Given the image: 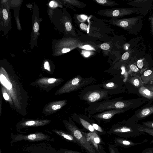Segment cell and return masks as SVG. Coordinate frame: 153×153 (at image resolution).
Instances as JSON below:
<instances>
[{"mask_svg": "<svg viewBox=\"0 0 153 153\" xmlns=\"http://www.w3.org/2000/svg\"><path fill=\"white\" fill-rule=\"evenodd\" d=\"M71 117L75 122L81 125L85 128L90 132L97 134L91 124V119L88 117L74 113L71 115Z\"/></svg>", "mask_w": 153, "mask_h": 153, "instance_id": "7c38bea8", "label": "cell"}, {"mask_svg": "<svg viewBox=\"0 0 153 153\" xmlns=\"http://www.w3.org/2000/svg\"><path fill=\"white\" fill-rule=\"evenodd\" d=\"M59 151V153H83L76 151L64 148L60 149Z\"/></svg>", "mask_w": 153, "mask_h": 153, "instance_id": "f1b7e54d", "label": "cell"}, {"mask_svg": "<svg viewBox=\"0 0 153 153\" xmlns=\"http://www.w3.org/2000/svg\"><path fill=\"white\" fill-rule=\"evenodd\" d=\"M144 86L146 87L150 91L153 92V85H144Z\"/></svg>", "mask_w": 153, "mask_h": 153, "instance_id": "b9f144b4", "label": "cell"}, {"mask_svg": "<svg viewBox=\"0 0 153 153\" xmlns=\"http://www.w3.org/2000/svg\"><path fill=\"white\" fill-rule=\"evenodd\" d=\"M89 52L88 51H85V52L84 53V55L86 57H87L90 55Z\"/></svg>", "mask_w": 153, "mask_h": 153, "instance_id": "ee69618b", "label": "cell"}, {"mask_svg": "<svg viewBox=\"0 0 153 153\" xmlns=\"http://www.w3.org/2000/svg\"><path fill=\"white\" fill-rule=\"evenodd\" d=\"M137 129L139 131L144 133L147 134L153 137V129L143 127L140 125H136ZM151 144H153V139L150 142Z\"/></svg>", "mask_w": 153, "mask_h": 153, "instance_id": "603a6c76", "label": "cell"}, {"mask_svg": "<svg viewBox=\"0 0 153 153\" xmlns=\"http://www.w3.org/2000/svg\"><path fill=\"white\" fill-rule=\"evenodd\" d=\"M78 96L80 100L85 101L88 105L111 97L108 91L101 88L100 84H93L84 87L79 90Z\"/></svg>", "mask_w": 153, "mask_h": 153, "instance_id": "7a4b0ae2", "label": "cell"}, {"mask_svg": "<svg viewBox=\"0 0 153 153\" xmlns=\"http://www.w3.org/2000/svg\"><path fill=\"white\" fill-rule=\"evenodd\" d=\"M140 77L144 85L148 84L153 79V71L151 70H146L140 74Z\"/></svg>", "mask_w": 153, "mask_h": 153, "instance_id": "ac0fdd59", "label": "cell"}, {"mask_svg": "<svg viewBox=\"0 0 153 153\" xmlns=\"http://www.w3.org/2000/svg\"><path fill=\"white\" fill-rule=\"evenodd\" d=\"M91 123L94 129L97 131L99 135L105 134V132L99 125L94 123V120H91Z\"/></svg>", "mask_w": 153, "mask_h": 153, "instance_id": "4316f807", "label": "cell"}, {"mask_svg": "<svg viewBox=\"0 0 153 153\" xmlns=\"http://www.w3.org/2000/svg\"><path fill=\"white\" fill-rule=\"evenodd\" d=\"M3 96L4 98L6 100H8L9 99V96L8 95V94L6 93H4L3 94Z\"/></svg>", "mask_w": 153, "mask_h": 153, "instance_id": "7bdbcfd3", "label": "cell"}, {"mask_svg": "<svg viewBox=\"0 0 153 153\" xmlns=\"http://www.w3.org/2000/svg\"><path fill=\"white\" fill-rule=\"evenodd\" d=\"M148 84H149V85H153V79L151 80Z\"/></svg>", "mask_w": 153, "mask_h": 153, "instance_id": "bcb514c9", "label": "cell"}, {"mask_svg": "<svg viewBox=\"0 0 153 153\" xmlns=\"http://www.w3.org/2000/svg\"><path fill=\"white\" fill-rule=\"evenodd\" d=\"M67 2L71 5L80 8H82L85 7L86 5L82 2L78 0H71L66 1Z\"/></svg>", "mask_w": 153, "mask_h": 153, "instance_id": "484cf974", "label": "cell"}, {"mask_svg": "<svg viewBox=\"0 0 153 153\" xmlns=\"http://www.w3.org/2000/svg\"><path fill=\"white\" fill-rule=\"evenodd\" d=\"M141 126L143 127L153 129V121L143 122Z\"/></svg>", "mask_w": 153, "mask_h": 153, "instance_id": "83f0119b", "label": "cell"}, {"mask_svg": "<svg viewBox=\"0 0 153 153\" xmlns=\"http://www.w3.org/2000/svg\"><path fill=\"white\" fill-rule=\"evenodd\" d=\"M153 114V105L141 109L137 114L132 121L135 122L144 119Z\"/></svg>", "mask_w": 153, "mask_h": 153, "instance_id": "2e32d148", "label": "cell"}, {"mask_svg": "<svg viewBox=\"0 0 153 153\" xmlns=\"http://www.w3.org/2000/svg\"><path fill=\"white\" fill-rule=\"evenodd\" d=\"M79 27L82 30L84 31H86L88 28L87 25L83 23L80 24Z\"/></svg>", "mask_w": 153, "mask_h": 153, "instance_id": "e575fe53", "label": "cell"}, {"mask_svg": "<svg viewBox=\"0 0 153 153\" xmlns=\"http://www.w3.org/2000/svg\"><path fill=\"white\" fill-rule=\"evenodd\" d=\"M23 153H59L50 144L42 142L27 144L23 148Z\"/></svg>", "mask_w": 153, "mask_h": 153, "instance_id": "ba28073f", "label": "cell"}, {"mask_svg": "<svg viewBox=\"0 0 153 153\" xmlns=\"http://www.w3.org/2000/svg\"><path fill=\"white\" fill-rule=\"evenodd\" d=\"M122 97L108 100L89 105L85 108V112L90 117L92 115L103 111L117 109L128 110L136 107V100H122Z\"/></svg>", "mask_w": 153, "mask_h": 153, "instance_id": "6da1fadb", "label": "cell"}, {"mask_svg": "<svg viewBox=\"0 0 153 153\" xmlns=\"http://www.w3.org/2000/svg\"><path fill=\"white\" fill-rule=\"evenodd\" d=\"M101 88L108 91L110 95L117 94L120 92L121 85L116 78L106 80L100 84Z\"/></svg>", "mask_w": 153, "mask_h": 153, "instance_id": "8fae6325", "label": "cell"}, {"mask_svg": "<svg viewBox=\"0 0 153 153\" xmlns=\"http://www.w3.org/2000/svg\"><path fill=\"white\" fill-rule=\"evenodd\" d=\"M63 123L68 132L76 140L77 145L87 153H100L88 140L85 133L77 127L71 118L64 120Z\"/></svg>", "mask_w": 153, "mask_h": 153, "instance_id": "3957f363", "label": "cell"}, {"mask_svg": "<svg viewBox=\"0 0 153 153\" xmlns=\"http://www.w3.org/2000/svg\"><path fill=\"white\" fill-rule=\"evenodd\" d=\"M80 47V48L83 49H85L87 50H92L94 49L91 46L89 45H84L83 46H80L79 47Z\"/></svg>", "mask_w": 153, "mask_h": 153, "instance_id": "74e56055", "label": "cell"}, {"mask_svg": "<svg viewBox=\"0 0 153 153\" xmlns=\"http://www.w3.org/2000/svg\"><path fill=\"white\" fill-rule=\"evenodd\" d=\"M94 1L100 5L105 6L113 7L118 5L115 1L110 0H95Z\"/></svg>", "mask_w": 153, "mask_h": 153, "instance_id": "7402d4cb", "label": "cell"}, {"mask_svg": "<svg viewBox=\"0 0 153 153\" xmlns=\"http://www.w3.org/2000/svg\"><path fill=\"white\" fill-rule=\"evenodd\" d=\"M130 74L134 76H138L140 74H141L137 66L134 64H132L129 67Z\"/></svg>", "mask_w": 153, "mask_h": 153, "instance_id": "cb8c5ba5", "label": "cell"}, {"mask_svg": "<svg viewBox=\"0 0 153 153\" xmlns=\"http://www.w3.org/2000/svg\"><path fill=\"white\" fill-rule=\"evenodd\" d=\"M148 141L146 139L140 143H134L131 140L120 137L115 138L114 139L116 144L125 148H128L135 145L141 144Z\"/></svg>", "mask_w": 153, "mask_h": 153, "instance_id": "5bb4252c", "label": "cell"}, {"mask_svg": "<svg viewBox=\"0 0 153 153\" xmlns=\"http://www.w3.org/2000/svg\"><path fill=\"white\" fill-rule=\"evenodd\" d=\"M39 30V25L38 23L36 22L33 25V30L35 32H37Z\"/></svg>", "mask_w": 153, "mask_h": 153, "instance_id": "8d00e7d4", "label": "cell"}, {"mask_svg": "<svg viewBox=\"0 0 153 153\" xmlns=\"http://www.w3.org/2000/svg\"><path fill=\"white\" fill-rule=\"evenodd\" d=\"M138 92L141 95L148 99H153V92L150 91L144 85L139 88Z\"/></svg>", "mask_w": 153, "mask_h": 153, "instance_id": "d6986e66", "label": "cell"}, {"mask_svg": "<svg viewBox=\"0 0 153 153\" xmlns=\"http://www.w3.org/2000/svg\"><path fill=\"white\" fill-rule=\"evenodd\" d=\"M137 65L138 68L140 69H142L143 67V62L142 59H140L137 61Z\"/></svg>", "mask_w": 153, "mask_h": 153, "instance_id": "1f68e13d", "label": "cell"}, {"mask_svg": "<svg viewBox=\"0 0 153 153\" xmlns=\"http://www.w3.org/2000/svg\"><path fill=\"white\" fill-rule=\"evenodd\" d=\"M85 134L88 140L94 147L100 153L99 144H101L102 141L98 134L97 133L91 132L87 134Z\"/></svg>", "mask_w": 153, "mask_h": 153, "instance_id": "9a60e30c", "label": "cell"}, {"mask_svg": "<svg viewBox=\"0 0 153 153\" xmlns=\"http://www.w3.org/2000/svg\"><path fill=\"white\" fill-rule=\"evenodd\" d=\"M3 16L4 19H7L8 18V15L7 11L5 9H4L2 11Z\"/></svg>", "mask_w": 153, "mask_h": 153, "instance_id": "d590c367", "label": "cell"}, {"mask_svg": "<svg viewBox=\"0 0 153 153\" xmlns=\"http://www.w3.org/2000/svg\"><path fill=\"white\" fill-rule=\"evenodd\" d=\"M151 32L153 35V14L151 17Z\"/></svg>", "mask_w": 153, "mask_h": 153, "instance_id": "60d3db41", "label": "cell"}, {"mask_svg": "<svg viewBox=\"0 0 153 153\" xmlns=\"http://www.w3.org/2000/svg\"><path fill=\"white\" fill-rule=\"evenodd\" d=\"M54 2L53 1H51L49 3V5L51 7H53L54 4Z\"/></svg>", "mask_w": 153, "mask_h": 153, "instance_id": "f6af8a7d", "label": "cell"}, {"mask_svg": "<svg viewBox=\"0 0 153 153\" xmlns=\"http://www.w3.org/2000/svg\"><path fill=\"white\" fill-rule=\"evenodd\" d=\"M127 81L137 88L140 87L144 85L139 76L128 77Z\"/></svg>", "mask_w": 153, "mask_h": 153, "instance_id": "ffe728a7", "label": "cell"}, {"mask_svg": "<svg viewBox=\"0 0 153 153\" xmlns=\"http://www.w3.org/2000/svg\"><path fill=\"white\" fill-rule=\"evenodd\" d=\"M44 67L45 69L50 71V67L49 62H48L47 61L45 63Z\"/></svg>", "mask_w": 153, "mask_h": 153, "instance_id": "f35d334b", "label": "cell"}, {"mask_svg": "<svg viewBox=\"0 0 153 153\" xmlns=\"http://www.w3.org/2000/svg\"><path fill=\"white\" fill-rule=\"evenodd\" d=\"M108 133L126 138L135 137L144 133L138 130L136 126H129L126 123L123 125L122 122L114 125Z\"/></svg>", "mask_w": 153, "mask_h": 153, "instance_id": "8992f818", "label": "cell"}, {"mask_svg": "<svg viewBox=\"0 0 153 153\" xmlns=\"http://www.w3.org/2000/svg\"><path fill=\"white\" fill-rule=\"evenodd\" d=\"M96 81L92 76L84 77L80 75L74 77L67 82L61 88L60 93H68L80 90L84 87L94 84Z\"/></svg>", "mask_w": 153, "mask_h": 153, "instance_id": "277c9868", "label": "cell"}, {"mask_svg": "<svg viewBox=\"0 0 153 153\" xmlns=\"http://www.w3.org/2000/svg\"><path fill=\"white\" fill-rule=\"evenodd\" d=\"M141 153H153V148H148L143 150Z\"/></svg>", "mask_w": 153, "mask_h": 153, "instance_id": "836d02e7", "label": "cell"}, {"mask_svg": "<svg viewBox=\"0 0 153 153\" xmlns=\"http://www.w3.org/2000/svg\"><path fill=\"white\" fill-rule=\"evenodd\" d=\"M56 79L53 78H50L48 79V82L49 84L54 83L56 80Z\"/></svg>", "mask_w": 153, "mask_h": 153, "instance_id": "ab89813d", "label": "cell"}, {"mask_svg": "<svg viewBox=\"0 0 153 153\" xmlns=\"http://www.w3.org/2000/svg\"><path fill=\"white\" fill-rule=\"evenodd\" d=\"M145 8L141 7L116 8L102 10L97 12V13L100 15L115 19L132 13L145 14L147 12Z\"/></svg>", "mask_w": 153, "mask_h": 153, "instance_id": "5b68a950", "label": "cell"}, {"mask_svg": "<svg viewBox=\"0 0 153 153\" xmlns=\"http://www.w3.org/2000/svg\"><path fill=\"white\" fill-rule=\"evenodd\" d=\"M0 77L1 83L8 89H11L12 88V84L7 80L5 76L3 74H1Z\"/></svg>", "mask_w": 153, "mask_h": 153, "instance_id": "d4e9b609", "label": "cell"}, {"mask_svg": "<svg viewBox=\"0 0 153 153\" xmlns=\"http://www.w3.org/2000/svg\"><path fill=\"white\" fill-rule=\"evenodd\" d=\"M127 110H128L123 109L107 110L92 115L89 117L93 118L100 123L102 121H108L115 115L121 114Z\"/></svg>", "mask_w": 153, "mask_h": 153, "instance_id": "30bf717a", "label": "cell"}, {"mask_svg": "<svg viewBox=\"0 0 153 153\" xmlns=\"http://www.w3.org/2000/svg\"><path fill=\"white\" fill-rule=\"evenodd\" d=\"M65 27L66 30L68 31H70L72 29V24L70 22L68 21L66 22Z\"/></svg>", "mask_w": 153, "mask_h": 153, "instance_id": "f546056e", "label": "cell"}, {"mask_svg": "<svg viewBox=\"0 0 153 153\" xmlns=\"http://www.w3.org/2000/svg\"><path fill=\"white\" fill-rule=\"evenodd\" d=\"M129 53L126 52L124 53L122 55L121 58L122 59L124 60H126L128 59L129 56Z\"/></svg>", "mask_w": 153, "mask_h": 153, "instance_id": "d6a6232c", "label": "cell"}, {"mask_svg": "<svg viewBox=\"0 0 153 153\" xmlns=\"http://www.w3.org/2000/svg\"><path fill=\"white\" fill-rule=\"evenodd\" d=\"M100 47L102 50H107L109 48L110 45L107 43H103L100 45Z\"/></svg>", "mask_w": 153, "mask_h": 153, "instance_id": "4dcf8cb0", "label": "cell"}, {"mask_svg": "<svg viewBox=\"0 0 153 153\" xmlns=\"http://www.w3.org/2000/svg\"><path fill=\"white\" fill-rule=\"evenodd\" d=\"M52 131L56 135L62 137L66 140L78 144L75 138L69 132L58 129H53Z\"/></svg>", "mask_w": 153, "mask_h": 153, "instance_id": "e0dca14e", "label": "cell"}, {"mask_svg": "<svg viewBox=\"0 0 153 153\" xmlns=\"http://www.w3.org/2000/svg\"><path fill=\"white\" fill-rule=\"evenodd\" d=\"M10 144L19 141H25L29 142L46 141L53 142L55 139L53 137L42 132L24 134L22 133L10 134Z\"/></svg>", "mask_w": 153, "mask_h": 153, "instance_id": "52a82bcc", "label": "cell"}, {"mask_svg": "<svg viewBox=\"0 0 153 153\" xmlns=\"http://www.w3.org/2000/svg\"><path fill=\"white\" fill-rule=\"evenodd\" d=\"M48 120H29L19 123L17 126V129L19 132L20 129L28 127L41 126H45L50 122Z\"/></svg>", "mask_w": 153, "mask_h": 153, "instance_id": "4fadbf2b", "label": "cell"}, {"mask_svg": "<svg viewBox=\"0 0 153 153\" xmlns=\"http://www.w3.org/2000/svg\"><path fill=\"white\" fill-rule=\"evenodd\" d=\"M0 153H2L1 151V149H0Z\"/></svg>", "mask_w": 153, "mask_h": 153, "instance_id": "7dc6e473", "label": "cell"}, {"mask_svg": "<svg viewBox=\"0 0 153 153\" xmlns=\"http://www.w3.org/2000/svg\"><path fill=\"white\" fill-rule=\"evenodd\" d=\"M142 16H139L130 18L121 19H113L107 20L110 24L120 27L128 30L131 31L134 26L138 24L139 22L142 18Z\"/></svg>", "mask_w": 153, "mask_h": 153, "instance_id": "9c48e42d", "label": "cell"}, {"mask_svg": "<svg viewBox=\"0 0 153 153\" xmlns=\"http://www.w3.org/2000/svg\"><path fill=\"white\" fill-rule=\"evenodd\" d=\"M151 1V0H135L130 2L128 4L137 7L146 8V4L148 5V4H151L152 3Z\"/></svg>", "mask_w": 153, "mask_h": 153, "instance_id": "44dd1931", "label": "cell"}]
</instances>
